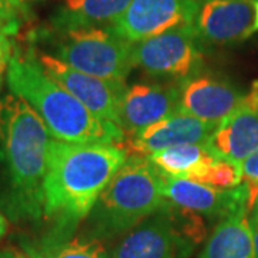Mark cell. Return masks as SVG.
<instances>
[{"mask_svg": "<svg viewBox=\"0 0 258 258\" xmlns=\"http://www.w3.org/2000/svg\"><path fill=\"white\" fill-rule=\"evenodd\" d=\"M201 46H231L254 33V0H203L194 20Z\"/></svg>", "mask_w": 258, "mask_h": 258, "instance_id": "8fae6325", "label": "cell"}, {"mask_svg": "<svg viewBox=\"0 0 258 258\" xmlns=\"http://www.w3.org/2000/svg\"><path fill=\"white\" fill-rule=\"evenodd\" d=\"M205 237L203 217L168 203L122 235L111 258H189Z\"/></svg>", "mask_w": 258, "mask_h": 258, "instance_id": "8992f818", "label": "cell"}, {"mask_svg": "<svg viewBox=\"0 0 258 258\" xmlns=\"http://www.w3.org/2000/svg\"><path fill=\"white\" fill-rule=\"evenodd\" d=\"M8 228H9V222H8V220H6L5 214L0 211V240L6 235Z\"/></svg>", "mask_w": 258, "mask_h": 258, "instance_id": "d4e9b609", "label": "cell"}, {"mask_svg": "<svg viewBox=\"0 0 258 258\" xmlns=\"http://www.w3.org/2000/svg\"><path fill=\"white\" fill-rule=\"evenodd\" d=\"M254 85H255V89H257V99H258V82H255Z\"/></svg>", "mask_w": 258, "mask_h": 258, "instance_id": "4dcf8cb0", "label": "cell"}, {"mask_svg": "<svg viewBox=\"0 0 258 258\" xmlns=\"http://www.w3.org/2000/svg\"><path fill=\"white\" fill-rule=\"evenodd\" d=\"M131 0H63L50 18V29L71 30L112 26L129 6Z\"/></svg>", "mask_w": 258, "mask_h": 258, "instance_id": "2e32d148", "label": "cell"}, {"mask_svg": "<svg viewBox=\"0 0 258 258\" xmlns=\"http://www.w3.org/2000/svg\"><path fill=\"white\" fill-rule=\"evenodd\" d=\"M254 2H257V0H254Z\"/></svg>", "mask_w": 258, "mask_h": 258, "instance_id": "d6a6232c", "label": "cell"}, {"mask_svg": "<svg viewBox=\"0 0 258 258\" xmlns=\"http://www.w3.org/2000/svg\"><path fill=\"white\" fill-rule=\"evenodd\" d=\"M134 66L144 74L181 82L203 69V46L194 25L166 30L158 36L134 43Z\"/></svg>", "mask_w": 258, "mask_h": 258, "instance_id": "52a82bcc", "label": "cell"}, {"mask_svg": "<svg viewBox=\"0 0 258 258\" xmlns=\"http://www.w3.org/2000/svg\"><path fill=\"white\" fill-rule=\"evenodd\" d=\"M13 53H15V45L10 39V35L0 30V72H3L8 68Z\"/></svg>", "mask_w": 258, "mask_h": 258, "instance_id": "603a6c76", "label": "cell"}, {"mask_svg": "<svg viewBox=\"0 0 258 258\" xmlns=\"http://www.w3.org/2000/svg\"><path fill=\"white\" fill-rule=\"evenodd\" d=\"M30 16L26 0H0V23L5 25L10 36L18 33Z\"/></svg>", "mask_w": 258, "mask_h": 258, "instance_id": "44dd1931", "label": "cell"}, {"mask_svg": "<svg viewBox=\"0 0 258 258\" xmlns=\"http://www.w3.org/2000/svg\"><path fill=\"white\" fill-rule=\"evenodd\" d=\"M50 141L45 123L26 102L13 93L0 98V204L15 220L43 217Z\"/></svg>", "mask_w": 258, "mask_h": 258, "instance_id": "7a4b0ae2", "label": "cell"}, {"mask_svg": "<svg viewBox=\"0 0 258 258\" xmlns=\"http://www.w3.org/2000/svg\"><path fill=\"white\" fill-rule=\"evenodd\" d=\"M211 157L214 155L205 145H182L159 151L148 158L166 178L186 179L198 166Z\"/></svg>", "mask_w": 258, "mask_h": 258, "instance_id": "d6986e66", "label": "cell"}, {"mask_svg": "<svg viewBox=\"0 0 258 258\" xmlns=\"http://www.w3.org/2000/svg\"><path fill=\"white\" fill-rule=\"evenodd\" d=\"M214 129L203 120L178 111L129 137V148L126 149L132 152V155L151 157L152 154L168 148L207 145Z\"/></svg>", "mask_w": 258, "mask_h": 258, "instance_id": "9a60e30c", "label": "cell"}, {"mask_svg": "<svg viewBox=\"0 0 258 258\" xmlns=\"http://www.w3.org/2000/svg\"><path fill=\"white\" fill-rule=\"evenodd\" d=\"M245 95L230 81L201 69L179 82V111L217 128L240 106Z\"/></svg>", "mask_w": 258, "mask_h": 258, "instance_id": "30bf717a", "label": "cell"}, {"mask_svg": "<svg viewBox=\"0 0 258 258\" xmlns=\"http://www.w3.org/2000/svg\"><path fill=\"white\" fill-rule=\"evenodd\" d=\"M198 2H203V0H198Z\"/></svg>", "mask_w": 258, "mask_h": 258, "instance_id": "1f68e13d", "label": "cell"}, {"mask_svg": "<svg viewBox=\"0 0 258 258\" xmlns=\"http://www.w3.org/2000/svg\"><path fill=\"white\" fill-rule=\"evenodd\" d=\"M252 214L258 215V198H257V201H255V205H254V208H252Z\"/></svg>", "mask_w": 258, "mask_h": 258, "instance_id": "83f0119b", "label": "cell"}, {"mask_svg": "<svg viewBox=\"0 0 258 258\" xmlns=\"http://www.w3.org/2000/svg\"><path fill=\"white\" fill-rule=\"evenodd\" d=\"M164 182L149 158L128 157L98 197L83 235L102 242L125 235L165 204Z\"/></svg>", "mask_w": 258, "mask_h": 258, "instance_id": "277c9868", "label": "cell"}, {"mask_svg": "<svg viewBox=\"0 0 258 258\" xmlns=\"http://www.w3.org/2000/svg\"><path fill=\"white\" fill-rule=\"evenodd\" d=\"M0 30H2V32H5V33H8V35H9V32H8V29L5 28V25H2V23H0Z\"/></svg>", "mask_w": 258, "mask_h": 258, "instance_id": "f1b7e54d", "label": "cell"}, {"mask_svg": "<svg viewBox=\"0 0 258 258\" xmlns=\"http://www.w3.org/2000/svg\"><path fill=\"white\" fill-rule=\"evenodd\" d=\"M30 258H111L103 242L91 237L50 238L39 245H26Z\"/></svg>", "mask_w": 258, "mask_h": 258, "instance_id": "ac0fdd59", "label": "cell"}, {"mask_svg": "<svg viewBox=\"0 0 258 258\" xmlns=\"http://www.w3.org/2000/svg\"><path fill=\"white\" fill-rule=\"evenodd\" d=\"M164 197L168 203L208 218L222 220L241 210L248 211V194L242 184L221 189L184 178L165 176Z\"/></svg>", "mask_w": 258, "mask_h": 258, "instance_id": "4fadbf2b", "label": "cell"}, {"mask_svg": "<svg viewBox=\"0 0 258 258\" xmlns=\"http://www.w3.org/2000/svg\"><path fill=\"white\" fill-rule=\"evenodd\" d=\"M258 30V0L254 2V32Z\"/></svg>", "mask_w": 258, "mask_h": 258, "instance_id": "4316f807", "label": "cell"}, {"mask_svg": "<svg viewBox=\"0 0 258 258\" xmlns=\"http://www.w3.org/2000/svg\"><path fill=\"white\" fill-rule=\"evenodd\" d=\"M33 43H40L60 62L76 71L106 81L125 82L135 68L132 59L134 43L115 33L111 26L71 30L43 29L35 35Z\"/></svg>", "mask_w": 258, "mask_h": 258, "instance_id": "5b68a950", "label": "cell"}, {"mask_svg": "<svg viewBox=\"0 0 258 258\" xmlns=\"http://www.w3.org/2000/svg\"><path fill=\"white\" fill-rule=\"evenodd\" d=\"M35 55L46 75L74 95L86 109H89L99 119L111 122L120 128V102L126 89L125 82L106 81L83 74L52 55L37 50L36 47Z\"/></svg>", "mask_w": 258, "mask_h": 258, "instance_id": "ba28073f", "label": "cell"}, {"mask_svg": "<svg viewBox=\"0 0 258 258\" xmlns=\"http://www.w3.org/2000/svg\"><path fill=\"white\" fill-rule=\"evenodd\" d=\"M241 184L247 188L248 211H252L258 198V149L241 164Z\"/></svg>", "mask_w": 258, "mask_h": 258, "instance_id": "7402d4cb", "label": "cell"}, {"mask_svg": "<svg viewBox=\"0 0 258 258\" xmlns=\"http://www.w3.org/2000/svg\"><path fill=\"white\" fill-rule=\"evenodd\" d=\"M6 78L10 93L23 99L36 112L53 139L72 144H125L122 129L95 116L46 75L32 45L26 52L15 47Z\"/></svg>", "mask_w": 258, "mask_h": 258, "instance_id": "3957f363", "label": "cell"}, {"mask_svg": "<svg viewBox=\"0 0 258 258\" xmlns=\"http://www.w3.org/2000/svg\"><path fill=\"white\" fill-rule=\"evenodd\" d=\"M0 258H30L23 255V254H19L16 251H2L0 252Z\"/></svg>", "mask_w": 258, "mask_h": 258, "instance_id": "484cf974", "label": "cell"}, {"mask_svg": "<svg viewBox=\"0 0 258 258\" xmlns=\"http://www.w3.org/2000/svg\"><path fill=\"white\" fill-rule=\"evenodd\" d=\"M128 159V149L111 144H49L43 217L53 222L50 238H68L88 218L98 197Z\"/></svg>", "mask_w": 258, "mask_h": 258, "instance_id": "6da1fadb", "label": "cell"}, {"mask_svg": "<svg viewBox=\"0 0 258 258\" xmlns=\"http://www.w3.org/2000/svg\"><path fill=\"white\" fill-rule=\"evenodd\" d=\"M249 227H251V234H252V241H254L255 255L258 258V215L255 214H252L249 218Z\"/></svg>", "mask_w": 258, "mask_h": 258, "instance_id": "cb8c5ba5", "label": "cell"}, {"mask_svg": "<svg viewBox=\"0 0 258 258\" xmlns=\"http://www.w3.org/2000/svg\"><path fill=\"white\" fill-rule=\"evenodd\" d=\"M186 179L214 188L230 189L241 184V165L211 157L198 166Z\"/></svg>", "mask_w": 258, "mask_h": 258, "instance_id": "ffe728a7", "label": "cell"}, {"mask_svg": "<svg viewBox=\"0 0 258 258\" xmlns=\"http://www.w3.org/2000/svg\"><path fill=\"white\" fill-rule=\"evenodd\" d=\"M179 111V82L135 83L126 86L120 102V129L132 137Z\"/></svg>", "mask_w": 258, "mask_h": 258, "instance_id": "7c38bea8", "label": "cell"}, {"mask_svg": "<svg viewBox=\"0 0 258 258\" xmlns=\"http://www.w3.org/2000/svg\"><path fill=\"white\" fill-rule=\"evenodd\" d=\"M214 157L241 165L258 149V99L255 85L228 118L214 129L207 142Z\"/></svg>", "mask_w": 258, "mask_h": 258, "instance_id": "5bb4252c", "label": "cell"}, {"mask_svg": "<svg viewBox=\"0 0 258 258\" xmlns=\"http://www.w3.org/2000/svg\"><path fill=\"white\" fill-rule=\"evenodd\" d=\"M200 6L198 0H131L111 28L129 43H138L166 30L192 25Z\"/></svg>", "mask_w": 258, "mask_h": 258, "instance_id": "9c48e42d", "label": "cell"}, {"mask_svg": "<svg viewBox=\"0 0 258 258\" xmlns=\"http://www.w3.org/2000/svg\"><path fill=\"white\" fill-rule=\"evenodd\" d=\"M200 258H257L248 211L222 218L211 232Z\"/></svg>", "mask_w": 258, "mask_h": 258, "instance_id": "e0dca14e", "label": "cell"}, {"mask_svg": "<svg viewBox=\"0 0 258 258\" xmlns=\"http://www.w3.org/2000/svg\"><path fill=\"white\" fill-rule=\"evenodd\" d=\"M3 88V72H0V91Z\"/></svg>", "mask_w": 258, "mask_h": 258, "instance_id": "f546056e", "label": "cell"}]
</instances>
